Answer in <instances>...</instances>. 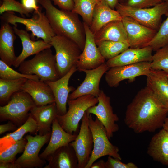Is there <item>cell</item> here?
<instances>
[{
    "label": "cell",
    "instance_id": "cell-44",
    "mask_svg": "<svg viewBox=\"0 0 168 168\" xmlns=\"http://www.w3.org/2000/svg\"><path fill=\"white\" fill-rule=\"evenodd\" d=\"M100 2L104 3L112 9H114L119 2V0H99Z\"/></svg>",
    "mask_w": 168,
    "mask_h": 168
},
{
    "label": "cell",
    "instance_id": "cell-48",
    "mask_svg": "<svg viewBox=\"0 0 168 168\" xmlns=\"http://www.w3.org/2000/svg\"><path fill=\"white\" fill-rule=\"evenodd\" d=\"M163 2L168 3V0H163Z\"/></svg>",
    "mask_w": 168,
    "mask_h": 168
},
{
    "label": "cell",
    "instance_id": "cell-10",
    "mask_svg": "<svg viewBox=\"0 0 168 168\" xmlns=\"http://www.w3.org/2000/svg\"><path fill=\"white\" fill-rule=\"evenodd\" d=\"M51 133L43 136H25L27 142L23 153L14 163L21 168L42 167L46 162L40 157L39 153L42 147L49 140Z\"/></svg>",
    "mask_w": 168,
    "mask_h": 168
},
{
    "label": "cell",
    "instance_id": "cell-18",
    "mask_svg": "<svg viewBox=\"0 0 168 168\" xmlns=\"http://www.w3.org/2000/svg\"><path fill=\"white\" fill-rule=\"evenodd\" d=\"M153 51L150 46L140 48H129L105 62L109 68L132 64L143 62H151Z\"/></svg>",
    "mask_w": 168,
    "mask_h": 168
},
{
    "label": "cell",
    "instance_id": "cell-27",
    "mask_svg": "<svg viewBox=\"0 0 168 168\" xmlns=\"http://www.w3.org/2000/svg\"><path fill=\"white\" fill-rule=\"evenodd\" d=\"M119 13L104 3L100 2L96 6L90 29L95 35L104 26L112 21L122 20Z\"/></svg>",
    "mask_w": 168,
    "mask_h": 168
},
{
    "label": "cell",
    "instance_id": "cell-40",
    "mask_svg": "<svg viewBox=\"0 0 168 168\" xmlns=\"http://www.w3.org/2000/svg\"><path fill=\"white\" fill-rule=\"evenodd\" d=\"M55 5H57L60 9L72 11L74 6L73 0H50Z\"/></svg>",
    "mask_w": 168,
    "mask_h": 168
},
{
    "label": "cell",
    "instance_id": "cell-19",
    "mask_svg": "<svg viewBox=\"0 0 168 168\" xmlns=\"http://www.w3.org/2000/svg\"><path fill=\"white\" fill-rule=\"evenodd\" d=\"M13 29L15 34L21 39L22 46V52L16 57L13 65L15 68H18L20 64L30 56L36 54L44 50L51 48L52 46L50 43L43 40L36 41L32 40L27 31L19 29L17 28V26H14Z\"/></svg>",
    "mask_w": 168,
    "mask_h": 168
},
{
    "label": "cell",
    "instance_id": "cell-26",
    "mask_svg": "<svg viewBox=\"0 0 168 168\" xmlns=\"http://www.w3.org/2000/svg\"><path fill=\"white\" fill-rule=\"evenodd\" d=\"M49 164L44 168H78L75 151L70 144L57 149L47 159Z\"/></svg>",
    "mask_w": 168,
    "mask_h": 168
},
{
    "label": "cell",
    "instance_id": "cell-31",
    "mask_svg": "<svg viewBox=\"0 0 168 168\" xmlns=\"http://www.w3.org/2000/svg\"><path fill=\"white\" fill-rule=\"evenodd\" d=\"M96 43L101 54L107 60L115 57L129 48L127 42L104 41Z\"/></svg>",
    "mask_w": 168,
    "mask_h": 168
},
{
    "label": "cell",
    "instance_id": "cell-11",
    "mask_svg": "<svg viewBox=\"0 0 168 168\" xmlns=\"http://www.w3.org/2000/svg\"><path fill=\"white\" fill-rule=\"evenodd\" d=\"M151 62H143L110 68L105 73V81L109 87H116L124 80L133 82L137 77L147 76L151 69Z\"/></svg>",
    "mask_w": 168,
    "mask_h": 168
},
{
    "label": "cell",
    "instance_id": "cell-47",
    "mask_svg": "<svg viewBox=\"0 0 168 168\" xmlns=\"http://www.w3.org/2000/svg\"><path fill=\"white\" fill-rule=\"evenodd\" d=\"M124 0H119V1L120 3H123Z\"/></svg>",
    "mask_w": 168,
    "mask_h": 168
},
{
    "label": "cell",
    "instance_id": "cell-7",
    "mask_svg": "<svg viewBox=\"0 0 168 168\" xmlns=\"http://www.w3.org/2000/svg\"><path fill=\"white\" fill-rule=\"evenodd\" d=\"M50 44L55 51L58 71L61 78L77 66L82 51L78 45L67 37L55 35Z\"/></svg>",
    "mask_w": 168,
    "mask_h": 168
},
{
    "label": "cell",
    "instance_id": "cell-38",
    "mask_svg": "<svg viewBox=\"0 0 168 168\" xmlns=\"http://www.w3.org/2000/svg\"><path fill=\"white\" fill-rule=\"evenodd\" d=\"M163 2V0H127L124 3L133 7L144 8L153 7Z\"/></svg>",
    "mask_w": 168,
    "mask_h": 168
},
{
    "label": "cell",
    "instance_id": "cell-6",
    "mask_svg": "<svg viewBox=\"0 0 168 168\" xmlns=\"http://www.w3.org/2000/svg\"><path fill=\"white\" fill-rule=\"evenodd\" d=\"M122 17L128 16L141 24L158 31L163 15L168 14V3L164 2L150 8H139L119 3L115 7Z\"/></svg>",
    "mask_w": 168,
    "mask_h": 168
},
{
    "label": "cell",
    "instance_id": "cell-23",
    "mask_svg": "<svg viewBox=\"0 0 168 168\" xmlns=\"http://www.w3.org/2000/svg\"><path fill=\"white\" fill-rule=\"evenodd\" d=\"M168 73L161 70L150 69L147 77L146 86L168 110Z\"/></svg>",
    "mask_w": 168,
    "mask_h": 168
},
{
    "label": "cell",
    "instance_id": "cell-45",
    "mask_svg": "<svg viewBox=\"0 0 168 168\" xmlns=\"http://www.w3.org/2000/svg\"><path fill=\"white\" fill-rule=\"evenodd\" d=\"M90 168H106L105 161L101 159L96 162H94Z\"/></svg>",
    "mask_w": 168,
    "mask_h": 168
},
{
    "label": "cell",
    "instance_id": "cell-5",
    "mask_svg": "<svg viewBox=\"0 0 168 168\" xmlns=\"http://www.w3.org/2000/svg\"><path fill=\"white\" fill-rule=\"evenodd\" d=\"M88 122L93 135V148L85 168H90L96 160L105 156L121 160L118 147L110 142L104 126L97 117L96 116L94 119L91 114H89Z\"/></svg>",
    "mask_w": 168,
    "mask_h": 168
},
{
    "label": "cell",
    "instance_id": "cell-2",
    "mask_svg": "<svg viewBox=\"0 0 168 168\" xmlns=\"http://www.w3.org/2000/svg\"><path fill=\"white\" fill-rule=\"evenodd\" d=\"M45 10V14L56 35L68 38L75 42L82 51L86 34L83 23L78 15L69 11L58 9L50 0H37Z\"/></svg>",
    "mask_w": 168,
    "mask_h": 168
},
{
    "label": "cell",
    "instance_id": "cell-37",
    "mask_svg": "<svg viewBox=\"0 0 168 168\" xmlns=\"http://www.w3.org/2000/svg\"><path fill=\"white\" fill-rule=\"evenodd\" d=\"M33 11L25 7L21 3L16 0H2L0 6V14L7 12H15L22 16H29Z\"/></svg>",
    "mask_w": 168,
    "mask_h": 168
},
{
    "label": "cell",
    "instance_id": "cell-15",
    "mask_svg": "<svg viewBox=\"0 0 168 168\" xmlns=\"http://www.w3.org/2000/svg\"><path fill=\"white\" fill-rule=\"evenodd\" d=\"M86 41L84 48L79 57L76 67L81 71L83 69L96 68L105 63V59L102 56L96 44L94 35L89 26L84 22Z\"/></svg>",
    "mask_w": 168,
    "mask_h": 168
},
{
    "label": "cell",
    "instance_id": "cell-43",
    "mask_svg": "<svg viewBox=\"0 0 168 168\" xmlns=\"http://www.w3.org/2000/svg\"><path fill=\"white\" fill-rule=\"evenodd\" d=\"M0 168H21V167L15 163L11 162H0Z\"/></svg>",
    "mask_w": 168,
    "mask_h": 168
},
{
    "label": "cell",
    "instance_id": "cell-21",
    "mask_svg": "<svg viewBox=\"0 0 168 168\" xmlns=\"http://www.w3.org/2000/svg\"><path fill=\"white\" fill-rule=\"evenodd\" d=\"M77 134H71L61 127L56 118L52 125V131L49 143L43 152L39 156L42 159H47L60 147L69 145L74 141Z\"/></svg>",
    "mask_w": 168,
    "mask_h": 168
},
{
    "label": "cell",
    "instance_id": "cell-42",
    "mask_svg": "<svg viewBox=\"0 0 168 168\" xmlns=\"http://www.w3.org/2000/svg\"><path fill=\"white\" fill-rule=\"evenodd\" d=\"M16 125L12 122L9 121L6 124L0 125V134L8 131H15L17 129Z\"/></svg>",
    "mask_w": 168,
    "mask_h": 168
},
{
    "label": "cell",
    "instance_id": "cell-34",
    "mask_svg": "<svg viewBox=\"0 0 168 168\" xmlns=\"http://www.w3.org/2000/svg\"><path fill=\"white\" fill-rule=\"evenodd\" d=\"M151 67L168 73V45L160 48L152 55Z\"/></svg>",
    "mask_w": 168,
    "mask_h": 168
},
{
    "label": "cell",
    "instance_id": "cell-3",
    "mask_svg": "<svg viewBox=\"0 0 168 168\" xmlns=\"http://www.w3.org/2000/svg\"><path fill=\"white\" fill-rule=\"evenodd\" d=\"M18 70L25 74L36 75L44 82L54 81L60 78L55 55L51 48L37 54L31 59L24 61L18 67Z\"/></svg>",
    "mask_w": 168,
    "mask_h": 168
},
{
    "label": "cell",
    "instance_id": "cell-14",
    "mask_svg": "<svg viewBox=\"0 0 168 168\" xmlns=\"http://www.w3.org/2000/svg\"><path fill=\"white\" fill-rule=\"evenodd\" d=\"M129 48H140L148 46L157 31L144 26L128 16L122 17Z\"/></svg>",
    "mask_w": 168,
    "mask_h": 168
},
{
    "label": "cell",
    "instance_id": "cell-41",
    "mask_svg": "<svg viewBox=\"0 0 168 168\" xmlns=\"http://www.w3.org/2000/svg\"><path fill=\"white\" fill-rule=\"evenodd\" d=\"M21 3L26 8L34 11H38L40 9L37 5V0H21Z\"/></svg>",
    "mask_w": 168,
    "mask_h": 168
},
{
    "label": "cell",
    "instance_id": "cell-13",
    "mask_svg": "<svg viewBox=\"0 0 168 168\" xmlns=\"http://www.w3.org/2000/svg\"><path fill=\"white\" fill-rule=\"evenodd\" d=\"M88 114L86 112L81 120L78 134L70 143L74 149L78 161V168H85L93 148V140L88 122Z\"/></svg>",
    "mask_w": 168,
    "mask_h": 168
},
{
    "label": "cell",
    "instance_id": "cell-29",
    "mask_svg": "<svg viewBox=\"0 0 168 168\" xmlns=\"http://www.w3.org/2000/svg\"><path fill=\"white\" fill-rule=\"evenodd\" d=\"M37 129L36 122L30 113L28 119L23 124L13 132L8 133L0 138V152L22 139L26 133L36 134Z\"/></svg>",
    "mask_w": 168,
    "mask_h": 168
},
{
    "label": "cell",
    "instance_id": "cell-39",
    "mask_svg": "<svg viewBox=\"0 0 168 168\" xmlns=\"http://www.w3.org/2000/svg\"><path fill=\"white\" fill-rule=\"evenodd\" d=\"M118 159L109 156L105 161L106 168H137L138 166L132 162L124 163Z\"/></svg>",
    "mask_w": 168,
    "mask_h": 168
},
{
    "label": "cell",
    "instance_id": "cell-33",
    "mask_svg": "<svg viewBox=\"0 0 168 168\" xmlns=\"http://www.w3.org/2000/svg\"><path fill=\"white\" fill-rule=\"evenodd\" d=\"M166 18L161 23L156 35L149 44L153 51L168 45V14Z\"/></svg>",
    "mask_w": 168,
    "mask_h": 168
},
{
    "label": "cell",
    "instance_id": "cell-32",
    "mask_svg": "<svg viewBox=\"0 0 168 168\" xmlns=\"http://www.w3.org/2000/svg\"><path fill=\"white\" fill-rule=\"evenodd\" d=\"M74 6L72 11L81 16L83 22L89 27L92 22L95 7L99 0H73Z\"/></svg>",
    "mask_w": 168,
    "mask_h": 168
},
{
    "label": "cell",
    "instance_id": "cell-9",
    "mask_svg": "<svg viewBox=\"0 0 168 168\" xmlns=\"http://www.w3.org/2000/svg\"><path fill=\"white\" fill-rule=\"evenodd\" d=\"M98 102L97 97L88 95L72 100H68V106L66 113L63 115H57L56 118L61 127L67 133L73 134L77 132L80 121L89 108Z\"/></svg>",
    "mask_w": 168,
    "mask_h": 168
},
{
    "label": "cell",
    "instance_id": "cell-49",
    "mask_svg": "<svg viewBox=\"0 0 168 168\" xmlns=\"http://www.w3.org/2000/svg\"></svg>",
    "mask_w": 168,
    "mask_h": 168
},
{
    "label": "cell",
    "instance_id": "cell-12",
    "mask_svg": "<svg viewBox=\"0 0 168 168\" xmlns=\"http://www.w3.org/2000/svg\"><path fill=\"white\" fill-rule=\"evenodd\" d=\"M97 98V105L89 108L86 112L88 114H94L97 117L104 126L110 140L114 133L119 130V126L116 122L119 119L117 114L114 113L110 97L103 91L100 90Z\"/></svg>",
    "mask_w": 168,
    "mask_h": 168
},
{
    "label": "cell",
    "instance_id": "cell-20",
    "mask_svg": "<svg viewBox=\"0 0 168 168\" xmlns=\"http://www.w3.org/2000/svg\"><path fill=\"white\" fill-rule=\"evenodd\" d=\"M21 90L30 96L36 106L46 105L55 102L50 86L40 80L27 79Z\"/></svg>",
    "mask_w": 168,
    "mask_h": 168
},
{
    "label": "cell",
    "instance_id": "cell-28",
    "mask_svg": "<svg viewBox=\"0 0 168 168\" xmlns=\"http://www.w3.org/2000/svg\"><path fill=\"white\" fill-rule=\"evenodd\" d=\"M94 38L96 43L104 41L128 43L122 20L114 21L107 24L94 35Z\"/></svg>",
    "mask_w": 168,
    "mask_h": 168
},
{
    "label": "cell",
    "instance_id": "cell-46",
    "mask_svg": "<svg viewBox=\"0 0 168 168\" xmlns=\"http://www.w3.org/2000/svg\"><path fill=\"white\" fill-rule=\"evenodd\" d=\"M162 128L168 132V115L165 120Z\"/></svg>",
    "mask_w": 168,
    "mask_h": 168
},
{
    "label": "cell",
    "instance_id": "cell-50",
    "mask_svg": "<svg viewBox=\"0 0 168 168\" xmlns=\"http://www.w3.org/2000/svg\"></svg>",
    "mask_w": 168,
    "mask_h": 168
},
{
    "label": "cell",
    "instance_id": "cell-25",
    "mask_svg": "<svg viewBox=\"0 0 168 168\" xmlns=\"http://www.w3.org/2000/svg\"><path fill=\"white\" fill-rule=\"evenodd\" d=\"M147 153L154 160L168 166V132L162 128L153 136Z\"/></svg>",
    "mask_w": 168,
    "mask_h": 168
},
{
    "label": "cell",
    "instance_id": "cell-16",
    "mask_svg": "<svg viewBox=\"0 0 168 168\" xmlns=\"http://www.w3.org/2000/svg\"><path fill=\"white\" fill-rule=\"evenodd\" d=\"M106 63L91 69H83L86 77L82 82L68 96V100L75 99L79 97L90 95L97 98L100 91L99 85L103 75L109 69Z\"/></svg>",
    "mask_w": 168,
    "mask_h": 168
},
{
    "label": "cell",
    "instance_id": "cell-35",
    "mask_svg": "<svg viewBox=\"0 0 168 168\" xmlns=\"http://www.w3.org/2000/svg\"><path fill=\"white\" fill-rule=\"evenodd\" d=\"M25 138H22L9 147L0 152V162L14 163L17 154L23 152L27 142Z\"/></svg>",
    "mask_w": 168,
    "mask_h": 168
},
{
    "label": "cell",
    "instance_id": "cell-22",
    "mask_svg": "<svg viewBox=\"0 0 168 168\" xmlns=\"http://www.w3.org/2000/svg\"><path fill=\"white\" fill-rule=\"evenodd\" d=\"M30 112L36 122L39 135L43 136L51 133L52 123L57 115L55 102L46 105H35Z\"/></svg>",
    "mask_w": 168,
    "mask_h": 168
},
{
    "label": "cell",
    "instance_id": "cell-17",
    "mask_svg": "<svg viewBox=\"0 0 168 168\" xmlns=\"http://www.w3.org/2000/svg\"><path fill=\"white\" fill-rule=\"evenodd\" d=\"M77 70L76 66H74L65 75L54 81L45 82L50 87L55 100L57 114L58 115L65 114L67 112V104L69 93L75 89L68 86V83L72 75Z\"/></svg>",
    "mask_w": 168,
    "mask_h": 168
},
{
    "label": "cell",
    "instance_id": "cell-1",
    "mask_svg": "<svg viewBox=\"0 0 168 168\" xmlns=\"http://www.w3.org/2000/svg\"><path fill=\"white\" fill-rule=\"evenodd\" d=\"M168 115V110L146 86L127 106L124 121L136 133H153L162 128Z\"/></svg>",
    "mask_w": 168,
    "mask_h": 168
},
{
    "label": "cell",
    "instance_id": "cell-24",
    "mask_svg": "<svg viewBox=\"0 0 168 168\" xmlns=\"http://www.w3.org/2000/svg\"><path fill=\"white\" fill-rule=\"evenodd\" d=\"M13 28L9 24L3 22L0 30V58L10 66L13 65L16 58L14 44L16 37Z\"/></svg>",
    "mask_w": 168,
    "mask_h": 168
},
{
    "label": "cell",
    "instance_id": "cell-4",
    "mask_svg": "<svg viewBox=\"0 0 168 168\" xmlns=\"http://www.w3.org/2000/svg\"><path fill=\"white\" fill-rule=\"evenodd\" d=\"M0 18L3 22L17 26V23L24 25L26 31L32 32V37L41 38L44 41L50 44L52 38L55 35L46 16L45 12L40 9L34 11L31 18H25L15 15L13 12H7L3 13Z\"/></svg>",
    "mask_w": 168,
    "mask_h": 168
},
{
    "label": "cell",
    "instance_id": "cell-36",
    "mask_svg": "<svg viewBox=\"0 0 168 168\" xmlns=\"http://www.w3.org/2000/svg\"><path fill=\"white\" fill-rule=\"evenodd\" d=\"M21 78L28 79L40 80L35 75H29L19 72L10 67L2 60H0V78L5 80H15Z\"/></svg>",
    "mask_w": 168,
    "mask_h": 168
},
{
    "label": "cell",
    "instance_id": "cell-30",
    "mask_svg": "<svg viewBox=\"0 0 168 168\" xmlns=\"http://www.w3.org/2000/svg\"><path fill=\"white\" fill-rule=\"evenodd\" d=\"M26 78L15 80L0 78V104L1 106L6 104L14 93L21 91L22 86L27 80Z\"/></svg>",
    "mask_w": 168,
    "mask_h": 168
},
{
    "label": "cell",
    "instance_id": "cell-8",
    "mask_svg": "<svg viewBox=\"0 0 168 168\" xmlns=\"http://www.w3.org/2000/svg\"><path fill=\"white\" fill-rule=\"evenodd\" d=\"M30 96L20 91L14 93L8 103L0 107L1 121L9 120L21 126L27 120L29 111L35 106Z\"/></svg>",
    "mask_w": 168,
    "mask_h": 168
}]
</instances>
